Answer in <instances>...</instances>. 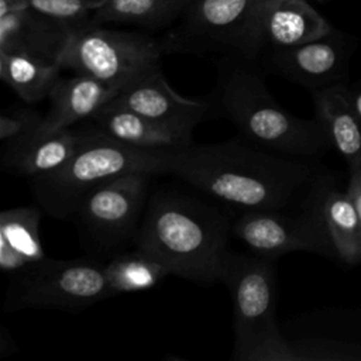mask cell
Instances as JSON below:
<instances>
[{"label": "cell", "mask_w": 361, "mask_h": 361, "mask_svg": "<svg viewBox=\"0 0 361 361\" xmlns=\"http://www.w3.org/2000/svg\"><path fill=\"white\" fill-rule=\"evenodd\" d=\"M109 296L104 261L45 257L10 275L4 310L41 307L79 312Z\"/></svg>", "instance_id": "cell-7"}, {"label": "cell", "mask_w": 361, "mask_h": 361, "mask_svg": "<svg viewBox=\"0 0 361 361\" xmlns=\"http://www.w3.org/2000/svg\"><path fill=\"white\" fill-rule=\"evenodd\" d=\"M333 31L307 0H267L259 18L261 56L267 51L300 45Z\"/></svg>", "instance_id": "cell-15"}, {"label": "cell", "mask_w": 361, "mask_h": 361, "mask_svg": "<svg viewBox=\"0 0 361 361\" xmlns=\"http://www.w3.org/2000/svg\"><path fill=\"white\" fill-rule=\"evenodd\" d=\"M72 30L31 7L0 14V52H16L59 63Z\"/></svg>", "instance_id": "cell-14"}, {"label": "cell", "mask_w": 361, "mask_h": 361, "mask_svg": "<svg viewBox=\"0 0 361 361\" xmlns=\"http://www.w3.org/2000/svg\"><path fill=\"white\" fill-rule=\"evenodd\" d=\"M104 274L110 296L137 293L155 288L171 268L152 252L134 245L130 251H117L104 261Z\"/></svg>", "instance_id": "cell-20"}, {"label": "cell", "mask_w": 361, "mask_h": 361, "mask_svg": "<svg viewBox=\"0 0 361 361\" xmlns=\"http://www.w3.org/2000/svg\"><path fill=\"white\" fill-rule=\"evenodd\" d=\"M82 141V128H61L48 133L34 131L25 138L4 147L3 166L30 179L62 168Z\"/></svg>", "instance_id": "cell-17"}, {"label": "cell", "mask_w": 361, "mask_h": 361, "mask_svg": "<svg viewBox=\"0 0 361 361\" xmlns=\"http://www.w3.org/2000/svg\"><path fill=\"white\" fill-rule=\"evenodd\" d=\"M193 0H103L93 24H133L147 30L171 28Z\"/></svg>", "instance_id": "cell-23"}, {"label": "cell", "mask_w": 361, "mask_h": 361, "mask_svg": "<svg viewBox=\"0 0 361 361\" xmlns=\"http://www.w3.org/2000/svg\"><path fill=\"white\" fill-rule=\"evenodd\" d=\"M111 138L144 151H178L193 144V130L149 118L110 102L92 120Z\"/></svg>", "instance_id": "cell-13"}, {"label": "cell", "mask_w": 361, "mask_h": 361, "mask_svg": "<svg viewBox=\"0 0 361 361\" xmlns=\"http://www.w3.org/2000/svg\"><path fill=\"white\" fill-rule=\"evenodd\" d=\"M231 221L223 210L171 188L155 190L147 203L133 245L141 247L197 285L223 281L230 254Z\"/></svg>", "instance_id": "cell-2"}, {"label": "cell", "mask_w": 361, "mask_h": 361, "mask_svg": "<svg viewBox=\"0 0 361 361\" xmlns=\"http://www.w3.org/2000/svg\"><path fill=\"white\" fill-rule=\"evenodd\" d=\"M155 175L131 172L92 190L73 216L83 235L99 252H117L134 243Z\"/></svg>", "instance_id": "cell-10"}, {"label": "cell", "mask_w": 361, "mask_h": 361, "mask_svg": "<svg viewBox=\"0 0 361 361\" xmlns=\"http://www.w3.org/2000/svg\"><path fill=\"white\" fill-rule=\"evenodd\" d=\"M61 71L56 62L27 54L0 52V79L25 103L49 99Z\"/></svg>", "instance_id": "cell-22"}, {"label": "cell", "mask_w": 361, "mask_h": 361, "mask_svg": "<svg viewBox=\"0 0 361 361\" xmlns=\"http://www.w3.org/2000/svg\"><path fill=\"white\" fill-rule=\"evenodd\" d=\"M44 114L28 107L10 109L3 111L0 118V141L8 147L32 134L42 123Z\"/></svg>", "instance_id": "cell-25"}, {"label": "cell", "mask_w": 361, "mask_h": 361, "mask_svg": "<svg viewBox=\"0 0 361 361\" xmlns=\"http://www.w3.org/2000/svg\"><path fill=\"white\" fill-rule=\"evenodd\" d=\"M212 96L217 113L237 127L240 137L261 149L307 161L331 148L316 117L300 118L271 96L262 69L255 61L221 56L219 80Z\"/></svg>", "instance_id": "cell-3"}, {"label": "cell", "mask_w": 361, "mask_h": 361, "mask_svg": "<svg viewBox=\"0 0 361 361\" xmlns=\"http://www.w3.org/2000/svg\"><path fill=\"white\" fill-rule=\"evenodd\" d=\"M149 118L195 130L217 113L213 96L185 97L165 80L161 65L127 83L111 100Z\"/></svg>", "instance_id": "cell-12"}, {"label": "cell", "mask_w": 361, "mask_h": 361, "mask_svg": "<svg viewBox=\"0 0 361 361\" xmlns=\"http://www.w3.org/2000/svg\"><path fill=\"white\" fill-rule=\"evenodd\" d=\"M162 55L161 39L157 37L90 24L71 34L58 62L62 69L123 89L159 66Z\"/></svg>", "instance_id": "cell-8"}, {"label": "cell", "mask_w": 361, "mask_h": 361, "mask_svg": "<svg viewBox=\"0 0 361 361\" xmlns=\"http://www.w3.org/2000/svg\"><path fill=\"white\" fill-rule=\"evenodd\" d=\"M345 192L351 197L361 219V168L350 171V179Z\"/></svg>", "instance_id": "cell-26"}, {"label": "cell", "mask_w": 361, "mask_h": 361, "mask_svg": "<svg viewBox=\"0 0 361 361\" xmlns=\"http://www.w3.org/2000/svg\"><path fill=\"white\" fill-rule=\"evenodd\" d=\"M39 209L21 206L0 214V268L8 276L47 257L39 238Z\"/></svg>", "instance_id": "cell-19"}, {"label": "cell", "mask_w": 361, "mask_h": 361, "mask_svg": "<svg viewBox=\"0 0 361 361\" xmlns=\"http://www.w3.org/2000/svg\"><path fill=\"white\" fill-rule=\"evenodd\" d=\"M267 0H193L185 14L159 37L165 54L261 56L259 18Z\"/></svg>", "instance_id": "cell-6"}, {"label": "cell", "mask_w": 361, "mask_h": 361, "mask_svg": "<svg viewBox=\"0 0 361 361\" xmlns=\"http://www.w3.org/2000/svg\"><path fill=\"white\" fill-rule=\"evenodd\" d=\"M82 141L58 171L32 178L31 190L49 216L73 219L83 199L100 185L131 172L168 175L173 151H144L126 145L96 127L82 123Z\"/></svg>", "instance_id": "cell-4"}, {"label": "cell", "mask_w": 361, "mask_h": 361, "mask_svg": "<svg viewBox=\"0 0 361 361\" xmlns=\"http://www.w3.org/2000/svg\"><path fill=\"white\" fill-rule=\"evenodd\" d=\"M25 7H27L25 0H0V14L21 10Z\"/></svg>", "instance_id": "cell-27"}, {"label": "cell", "mask_w": 361, "mask_h": 361, "mask_svg": "<svg viewBox=\"0 0 361 361\" xmlns=\"http://www.w3.org/2000/svg\"><path fill=\"white\" fill-rule=\"evenodd\" d=\"M120 90V87L89 75L73 73L69 78H61L49 96V109L37 131L48 133L86 123L107 106Z\"/></svg>", "instance_id": "cell-16"}, {"label": "cell", "mask_w": 361, "mask_h": 361, "mask_svg": "<svg viewBox=\"0 0 361 361\" xmlns=\"http://www.w3.org/2000/svg\"><path fill=\"white\" fill-rule=\"evenodd\" d=\"M320 207L336 257L347 265L361 264V219L348 193L336 189L330 180Z\"/></svg>", "instance_id": "cell-21"}, {"label": "cell", "mask_w": 361, "mask_h": 361, "mask_svg": "<svg viewBox=\"0 0 361 361\" xmlns=\"http://www.w3.org/2000/svg\"><path fill=\"white\" fill-rule=\"evenodd\" d=\"M348 58L345 41L333 31L300 45L267 51L259 61L267 71L314 92L345 82Z\"/></svg>", "instance_id": "cell-11"}, {"label": "cell", "mask_w": 361, "mask_h": 361, "mask_svg": "<svg viewBox=\"0 0 361 361\" xmlns=\"http://www.w3.org/2000/svg\"><path fill=\"white\" fill-rule=\"evenodd\" d=\"M331 179L323 176L298 212L245 210L231 221V237L255 255L276 259L306 251L337 258L322 216V195Z\"/></svg>", "instance_id": "cell-9"}, {"label": "cell", "mask_w": 361, "mask_h": 361, "mask_svg": "<svg viewBox=\"0 0 361 361\" xmlns=\"http://www.w3.org/2000/svg\"><path fill=\"white\" fill-rule=\"evenodd\" d=\"M103 0H25L31 7L42 14L66 24L72 32L93 24L94 11Z\"/></svg>", "instance_id": "cell-24"}, {"label": "cell", "mask_w": 361, "mask_h": 361, "mask_svg": "<svg viewBox=\"0 0 361 361\" xmlns=\"http://www.w3.org/2000/svg\"><path fill=\"white\" fill-rule=\"evenodd\" d=\"M319 1H326V0H319Z\"/></svg>", "instance_id": "cell-29"}, {"label": "cell", "mask_w": 361, "mask_h": 361, "mask_svg": "<svg viewBox=\"0 0 361 361\" xmlns=\"http://www.w3.org/2000/svg\"><path fill=\"white\" fill-rule=\"evenodd\" d=\"M350 97H351V104H353V109L355 111V114L358 116L360 121H361V86L360 87H354L351 89L350 87Z\"/></svg>", "instance_id": "cell-28"}, {"label": "cell", "mask_w": 361, "mask_h": 361, "mask_svg": "<svg viewBox=\"0 0 361 361\" xmlns=\"http://www.w3.org/2000/svg\"><path fill=\"white\" fill-rule=\"evenodd\" d=\"M168 175L240 212L289 210L324 176L306 159L268 152L243 137L173 151Z\"/></svg>", "instance_id": "cell-1"}, {"label": "cell", "mask_w": 361, "mask_h": 361, "mask_svg": "<svg viewBox=\"0 0 361 361\" xmlns=\"http://www.w3.org/2000/svg\"><path fill=\"white\" fill-rule=\"evenodd\" d=\"M310 93L314 117L324 128L331 148L350 171L361 168V121L353 109L350 87L343 82Z\"/></svg>", "instance_id": "cell-18"}, {"label": "cell", "mask_w": 361, "mask_h": 361, "mask_svg": "<svg viewBox=\"0 0 361 361\" xmlns=\"http://www.w3.org/2000/svg\"><path fill=\"white\" fill-rule=\"evenodd\" d=\"M230 290L234 313L235 361H298L293 344L279 333L274 261L230 251L223 281Z\"/></svg>", "instance_id": "cell-5"}]
</instances>
